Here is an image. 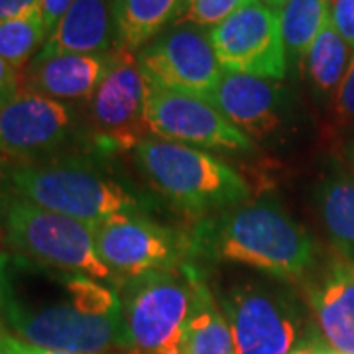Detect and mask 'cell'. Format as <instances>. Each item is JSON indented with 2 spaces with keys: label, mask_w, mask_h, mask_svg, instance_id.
<instances>
[{
  "label": "cell",
  "mask_w": 354,
  "mask_h": 354,
  "mask_svg": "<svg viewBox=\"0 0 354 354\" xmlns=\"http://www.w3.org/2000/svg\"><path fill=\"white\" fill-rule=\"evenodd\" d=\"M0 313L32 346L79 354L130 351L118 288L20 254L0 252Z\"/></svg>",
  "instance_id": "cell-1"
},
{
  "label": "cell",
  "mask_w": 354,
  "mask_h": 354,
  "mask_svg": "<svg viewBox=\"0 0 354 354\" xmlns=\"http://www.w3.org/2000/svg\"><path fill=\"white\" fill-rule=\"evenodd\" d=\"M189 236L191 260L250 266L281 281L304 278L315 262V244L278 203L236 205L201 218Z\"/></svg>",
  "instance_id": "cell-2"
},
{
  "label": "cell",
  "mask_w": 354,
  "mask_h": 354,
  "mask_svg": "<svg viewBox=\"0 0 354 354\" xmlns=\"http://www.w3.org/2000/svg\"><path fill=\"white\" fill-rule=\"evenodd\" d=\"M16 197L87 225L114 216L146 215V197L87 160H50L18 165L8 171Z\"/></svg>",
  "instance_id": "cell-3"
},
{
  "label": "cell",
  "mask_w": 354,
  "mask_h": 354,
  "mask_svg": "<svg viewBox=\"0 0 354 354\" xmlns=\"http://www.w3.org/2000/svg\"><path fill=\"white\" fill-rule=\"evenodd\" d=\"M134 156L153 189L189 215L221 213L250 197L246 179L201 148L146 138L136 146Z\"/></svg>",
  "instance_id": "cell-4"
},
{
  "label": "cell",
  "mask_w": 354,
  "mask_h": 354,
  "mask_svg": "<svg viewBox=\"0 0 354 354\" xmlns=\"http://www.w3.org/2000/svg\"><path fill=\"white\" fill-rule=\"evenodd\" d=\"M2 215L4 241L14 254L118 288L97 254L91 225L41 209L22 197L8 199Z\"/></svg>",
  "instance_id": "cell-5"
},
{
  "label": "cell",
  "mask_w": 354,
  "mask_h": 354,
  "mask_svg": "<svg viewBox=\"0 0 354 354\" xmlns=\"http://www.w3.org/2000/svg\"><path fill=\"white\" fill-rule=\"evenodd\" d=\"M187 264L146 272L120 283L130 354H183L193 301Z\"/></svg>",
  "instance_id": "cell-6"
},
{
  "label": "cell",
  "mask_w": 354,
  "mask_h": 354,
  "mask_svg": "<svg viewBox=\"0 0 354 354\" xmlns=\"http://www.w3.org/2000/svg\"><path fill=\"white\" fill-rule=\"evenodd\" d=\"M221 307L236 354H290L301 337V309L281 286L242 281L228 288Z\"/></svg>",
  "instance_id": "cell-7"
},
{
  "label": "cell",
  "mask_w": 354,
  "mask_h": 354,
  "mask_svg": "<svg viewBox=\"0 0 354 354\" xmlns=\"http://www.w3.org/2000/svg\"><path fill=\"white\" fill-rule=\"evenodd\" d=\"M146 95L148 79L140 69L136 53L116 48L109 73L88 99V122L97 150L128 152L148 138Z\"/></svg>",
  "instance_id": "cell-8"
},
{
  "label": "cell",
  "mask_w": 354,
  "mask_h": 354,
  "mask_svg": "<svg viewBox=\"0 0 354 354\" xmlns=\"http://www.w3.org/2000/svg\"><path fill=\"white\" fill-rule=\"evenodd\" d=\"M97 254L122 281L156 270H176L191 262L189 236L153 223L146 215L114 216L91 225Z\"/></svg>",
  "instance_id": "cell-9"
},
{
  "label": "cell",
  "mask_w": 354,
  "mask_h": 354,
  "mask_svg": "<svg viewBox=\"0 0 354 354\" xmlns=\"http://www.w3.org/2000/svg\"><path fill=\"white\" fill-rule=\"evenodd\" d=\"M211 44L225 71L281 81L288 73V53L279 16L260 0H250L227 20L211 28Z\"/></svg>",
  "instance_id": "cell-10"
},
{
  "label": "cell",
  "mask_w": 354,
  "mask_h": 354,
  "mask_svg": "<svg viewBox=\"0 0 354 354\" xmlns=\"http://www.w3.org/2000/svg\"><path fill=\"white\" fill-rule=\"evenodd\" d=\"M146 124L156 138L207 150L252 152L254 142L211 101L148 81Z\"/></svg>",
  "instance_id": "cell-11"
},
{
  "label": "cell",
  "mask_w": 354,
  "mask_h": 354,
  "mask_svg": "<svg viewBox=\"0 0 354 354\" xmlns=\"http://www.w3.org/2000/svg\"><path fill=\"white\" fill-rule=\"evenodd\" d=\"M140 69L160 87L211 101L225 69L203 28L176 24L136 53Z\"/></svg>",
  "instance_id": "cell-12"
},
{
  "label": "cell",
  "mask_w": 354,
  "mask_h": 354,
  "mask_svg": "<svg viewBox=\"0 0 354 354\" xmlns=\"http://www.w3.org/2000/svg\"><path fill=\"white\" fill-rule=\"evenodd\" d=\"M73 130L75 113L67 102L32 91H18L0 102V156L4 158H46L64 148Z\"/></svg>",
  "instance_id": "cell-13"
},
{
  "label": "cell",
  "mask_w": 354,
  "mask_h": 354,
  "mask_svg": "<svg viewBox=\"0 0 354 354\" xmlns=\"http://www.w3.org/2000/svg\"><path fill=\"white\" fill-rule=\"evenodd\" d=\"M221 113L246 136L270 138L281 127L283 95L278 81L225 71L211 97Z\"/></svg>",
  "instance_id": "cell-14"
},
{
  "label": "cell",
  "mask_w": 354,
  "mask_h": 354,
  "mask_svg": "<svg viewBox=\"0 0 354 354\" xmlns=\"http://www.w3.org/2000/svg\"><path fill=\"white\" fill-rule=\"evenodd\" d=\"M114 62L109 53L34 55L22 69V91H32L59 102L88 101Z\"/></svg>",
  "instance_id": "cell-15"
},
{
  "label": "cell",
  "mask_w": 354,
  "mask_h": 354,
  "mask_svg": "<svg viewBox=\"0 0 354 354\" xmlns=\"http://www.w3.org/2000/svg\"><path fill=\"white\" fill-rule=\"evenodd\" d=\"M307 301L333 353L354 354V260L335 256L309 283Z\"/></svg>",
  "instance_id": "cell-16"
},
{
  "label": "cell",
  "mask_w": 354,
  "mask_h": 354,
  "mask_svg": "<svg viewBox=\"0 0 354 354\" xmlns=\"http://www.w3.org/2000/svg\"><path fill=\"white\" fill-rule=\"evenodd\" d=\"M116 48L113 0H73L36 55L109 53Z\"/></svg>",
  "instance_id": "cell-17"
},
{
  "label": "cell",
  "mask_w": 354,
  "mask_h": 354,
  "mask_svg": "<svg viewBox=\"0 0 354 354\" xmlns=\"http://www.w3.org/2000/svg\"><path fill=\"white\" fill-rule=\"evenodd\" d=\"M193 301L185 325L183 354H236L232 330L221 304L209 290L203 270L191 260L189 264Z\"/></svg>",
  "instance_id": "cell-18"
},
{
  "label": "cell",
  "mask_w": 354,
  "mask_h": 354,
  "mask_svg": "<svg viewBox=\"0 0 354 354\" xmlns=\"http://www.w3.org/2000/svg\"><path fill=\"white\" fill-rule=\"evenodd\" d=\"M187 0H113L118 48L140 50L176 22Z\"/></svg>",
  "instance_id": "cell-19"
},
{
  "label": "cell",
  "mask_w": 354,
  "mask_h": 354,
  "mask_svg": "<svg viewBox=\"0 0 354 354\" xmlns=\"http://www.w3.org/2000/svg\"><path fill=\"white\" fill-rule=\"evenodd\" d=\"M353 53L354 50L344 41L329 16L321 34L317 36L315 44L307 53L305 62L301 64L311 85L319 95L337 93L342 77L348 69V64L353 59Z\"/></svg>",
  "instance_id": "cell-20"
},
{
  "label": "cell",
  "mask_w": 354,
  "mask_h": 354,
  "mask_svg": "<svg viewBox=\"0 0 354 354\" xmlns=\"http://www.w3.org/2000/svg\"><path fill=\"white\" fill-rule=\"evenodd\" d=\"M278 16L288 62L304 64L329 18V0H288Z\"/></svg>",
  "instance_id": "cell-21"
},
{
  "label": "cell",
  "mask_w": 354,
  "mask_h": 354,
  "mask_svg": "<svg viewBox=\"0 0 354 354\" xmlns=\"http://www.w3.org/2000/svg\"><path fill=\"white\" fill-rule=\"evenodd\" d=\"M319 216L342 256H354V179H333L319 191Z\"/></svg>",
  "instance_id": "cell-22"
},
{
  "label": "cell",
  "mask_w": 354,
  "mask_h": 354,
  "mask_svg": "<svg viewBox=\"0 0 354 354\" xmlns=\"http://www.w3.org/2000/svg\"><path fill=\"white\" fill-rule=\"evenodd\" d=\"M48 36L50 32L41 16V6H34L14 18H4L0 20V57L22 71L34 59V53L44 48Z\"/></svg>",
  "instance_id": "cell-23"
},
{
  "label": "cell",
  "mask_w": 354,
  "mask_h": 354,
  "mask_svg": "<svg viewBox=\"0 0 354 354\" xmlns=\"http://www.w3.org/2000/svg\"><path fill=\"white\" fill-rule=\"evenodd\" d=\"M250 0H187L176 24L215 28Z\"/></svg>",
  "instance_id": "cell-24"
},
{
  "label": "cell",
  "mask_w": 354,
  "mask_h": 354,
  "mask_svg": "<svg viewBox=\"0 0 354 354\" xmlns=\"http://www.w3.org/2000/svg\"><path fill=\"white\" fill-rule=\"evenodd\" d=\"M333 109L335 116L342 124L354 122V53L348 69L342 77L341 85L337 88V93L333 95Z\"/></svg>",
  "instance_id": "cell-25"
},
{
  "label": "cell",
  "mask_w": 354,
  "mask_h": 354,
  "mask_svg": "<svg viewBox=\"0 0 354 354\" xmlns=\"http://www.w3.org/2000/svg\"><path fill=\"white\" fill-rule=\"evenodd\" d=\"M329 16L344 41L354 50V0H329Z\"/></svg>",
  "instance_id": "cell-26"
},
{
  "label": "cell",
  "mask_w": 354,
  "mask_h": 354,
  "mask_svg": "<svg viewBox=\"0 0 354 354\" xmlns=\"http://www.w3.org/2000/svg\"><path fill=\"white\" fill-rule=\"evenodd\" d=\"M18 91H22V71L14 69L0 57V102L10 99Z\"/></svg>",
  "instance_id": "cell-27"
},
{
  "label": "cell",
  "mask_w": 354,
  "mask_h": 354,
  "mask_svg": "<svg viewBox=\"0 0 354 354\" xmlns=\"http://www.w3.org/2000/svg\"><path fill=\"white\" fill-rule=\"evenodd\" d=\"M73 0H41L39 6H41V16H44V22L46 28L51 34V30L55 28V24L62 20V16L67 12V8L71 6Z\"/></svg>",
  "instance_id": "cell-28"
},
{
  "label": "cell",
  "mask_w": 354,
  "mask_h": 354,
  "mask_svg": "<svg viewBox=\"0 0 354 354\" xmlns=\"http://www.w3.org/2000/svg\"><path fill=\"white\" fill-rule=\"evenodd\" d=\"M2 346L8 354H79V353H65V351H48V348H39V346H32L28 342L14 339L8 335H0Z\"/></svg>",
  "instance_id": "cell-29"
},
{
  "label": "cell",
  "mask_w": 354,
  "mask_h": 354,
  "mask_svg": "<svg viewBox=\"0 0 354 354\" xmlns=\"http://www.w3.org/2000/svg\"><path fill=\"white\" fill-rule=\"evenodd\" d=\"M39 2L41 0H0V20L28 12L34 6H39Z\"/></svg>",
  "instance_id": "cell-30"
},
{
  "label": "cell",
  "mask_w": 354,
  "mask_h": 354,
  "mask_svg": "<svg viewBox=\"0 0 354 354\" xmlns=\"http://www.w3.org/2000/svg\"><path fill=\"white\" fill-rule=\"evenodd\" d=\"M262 4H266L268 8H272V10H276V12H279L281 10V6L288 2V0H260Z\"/></svg>",
  "instance_id": "cell-31"
},
{
  "label": "cell",
  "mask_w": 354,
  "mask_h": 354,
  "mask_svg": "<svg viewBox=\"0 0 354 354\" xmlns=\"http://www.w3.org/2000/svg\"><path fill=\"white\" fill-rule=\"evenodd\" d=\"M290 354H319L315 348H311V346H304V348H295L293 353Z\"/></svg>",
  "instance_id": "cell-32"
},
{
  "label": "cell",
  "mask_w": 354,
  "mask_h": 354,
  "mask_svg": "<svg viewBox=\"0 0 354 354\" xmlns=\"http://www.w3.org/2000/svg\"><path fill=\"white\" fill-rule=\"evenodd\" d=\"M0 354H8L6 351H4V346H2V341H0Z\"/></svg>",
  "instance_id": "cell-33"
},
{
  "label": "cell",
  "mask_w": 354,
  "mask_h": 354,
  "mask_svg": "<svg viewBox=\"0 0 354 354\" xmlns=\"http://www.w3.org/2000/svg\"><path fill=\"white\" fill-rule=\"evenodd\" d=\"M351 160H353V164H354V146H353V150H351Z\"/></svg>",
  "instance_id": "cell-34"
},
{
  "label": "cell",
  "mask_w": 354,
  "mask_h": 354,
  "mask_svg": "<svg viewBox=\"0 0 354 354\" xmlns=\"http://www.w3.org/2000/svg\"><path fill=\"white\" fill-rule=\"evenodd\" d=\"M319 354H339V353H319Z\"/></svg>",
  "instance_id": "cell-35"
},
{
  "label": "cell",
  "mask_w": 354,
  "mask_h": 354,
  "mask_svg": "<svg viewBox=\"0 0 354 354\" xmlns=\"http://www.w3.org/2000/svg\"><path fill=\"white\" fill-rule=\"evenodd\" d=\"M0 207H2V205H0ZM0 211H4V209H0Z\"/></svg>",
  "instance_id": "cell-36"
}]
</instances>
